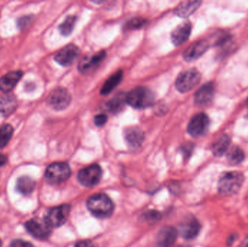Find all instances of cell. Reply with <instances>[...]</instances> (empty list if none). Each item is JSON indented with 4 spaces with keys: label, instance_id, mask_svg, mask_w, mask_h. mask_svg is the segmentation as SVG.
<instances>
[{
    "label": "cell",
    "instance_id": "obj_1",
    "mask_svg": "<svg viewBox=\"0 0 248 247\" xmlns=\"http://www.w3.org/2000/svg\"><path fill=\"white\" fill-rule=\"evenodd\" d=\"M245 182V176L238 171H227L220 175L218 181V191L221 195L231 197L241 189Z\"/></svg>",
    "mask_w": 248,
    "mask_h": 247
},
{
    "label": "cell",
    "instance_id": "obj_2",
    "mask_svg": "<svg viewBox=\"0 0 248 247\" xmlns=\"http://www.w3.org/2000/svg\"><path fill=\"white\" fill-rule=\"evenodd\" d=\"M87 208L95 217L106 218L111 216L114 210V205L108 196L104 194H97L89 198Z\"/></svg>",
    "mask_w": 248,
    "mask_h": 247
},
{
    "label": "cell",
    "instance_id": "obj_3",
    "mask_svg": "<svg viewBox=\"0 0 248 247\" xmlns=\"http://www.w3.org/2000/svg\"><path fill=\"white\" fill-rule=\"evenodd\" d=\"M126 100L133 108L141 110L153 105L155 96L153 91L146 87H137L127 94Z\"/></svg>",
    "mask_w": 248,
    "mask_h": 247
},
{
    "label": "cell",
    "instance_id": "obj_4",
    "mask_svg": "<svg viewBox=\"0 0 248 247\" xmlns=\"http://www.w3.org/2000/svg\"><path fill=\"white\" fill-rule=\"evenodd\" d=\"M201 74L195 68L184 71L176 80V88L179 92L186 93L193 89L199 84Z\"/></svg>",
    "mask_w": 248,
    "mask_h": 247
},
{
    "label": "cell",
    "instance_id": "obj_5",
    "mask_svg": "<svg viewBox=\"0 0 248 247\" xmlns=\"http://www.w3.org/2000/svg\"><path fill=\"white\" fill-rule=\"evenodd\" d=\"M71 174L69 165L65 162L51 164L45 171V178L51 184H61L69 178Z\"/></svg>",
    "mask_w": 248,
    "mask_h": 247
},
{
    "label": "cell",
    "instance_id": "obj_6",
    "mask_svg": "<svg viewBox=\"0 0 248 247\" xmlns=\"http://www.w3.org/2000/svg\"><path fill=\"white\" fill-rule=\"evenodd\" d=\"M70 212L71 207L68 204L53 207L46 213L45 221L52 229L61 227L66 222Z\"/></svg>",
    "mask_w": 248,
    "mask_h": 247
},
{
    "label": "cell",
    "instance_id": "obj_7",
    "mask_svg": "<svg viewBox=\"0 0 248 247\" xmlns=\"http://www.w3.org/2000/svg\"><path fill=\"white\" fill-rule=\"evenodd\" d=\"M210 120L205 113H201L193 116L187 126V131L192 137L203 136L209 129Z\"/></svg>",
    "mask_w": 248,
    "mask_h": 247
},
{
    "label": "cell",
    "instance_id": "obj_8",
    "mask_svg": "<svg viewBox=\"0 0 248 247\" xmlns=\"http://www.w3.org/2000/svg\"><path fill=\"white\" fill-rule=\"evenodd\" d=\"M71 96L66 88L62 87L54 89L48 97V103L54 110H63L71 104Z\"/></svg>",
    "mask_w": 248,
    "mask_h": 247
},
{
    "label": "cell",
    "instance_id": "obj_9",
    "mask_svg": "<svg viewBox=\"0 0 248 247\" xmlns=\"http://www.w3.org/2000/svg\"><path fill=\"white\" fill-rule=\"evenodd\" d=\"M25 227L31 235L40 240L47 239L52 233V228L46 223L45 220L31 219L26 222Z\"/></svg>",
    "mask_w": 248,
    "mask_h": 247
},
{
    "label": "cell",
    "instance_id": "obj_10",
    "mask_svg": "<svg viewBox=\"0 0 248 247\" xmlns=\"http://www.w3.org/2000/svg\"><path fill=\"white\" fill-rule=\"evenodd\" d=\"M102 178V169L98 165H93L83 168L78 174L80 184L86 187L95 186Z\"/></svg>",
    "mask_w": 248,
    "mask_h": 247
},
{
    "label": "cell",
    "instance_id": "obj_11",
    "mask_svg": "<svg viewBox=\"0 0 248 247\" xmlns=\"http://www.w3.org/2000/svg\"><path fill=\"white\" fill-rule=\"evenodd\" d=\"M79 55L80 49L77 45H67L55 55V60L62 66H71Z\"/></svg>",
    "mask_w": 248,
    "mask_h": 247
},
{
    "label": "cell",
    "instance_id": "obj_12",
    "mask_svg": "<svg viewBox=\"0 0 248 247\" xmlns=\"http://www.w3.org/2000/svg\"><path fill=\"white\" fill-rule=\"evenodd\" d=\"M201 230V225L195 217H187L180 225V233L186 240H193L198 237Z\"/></svg>",
    "mask_w": 248,
    "mask_h": 247
},
{
    "label": "cell",
    "instance_id": "obj_13",
    "mask_svg": "<svg viewBox=\"0 0 248 247\" xmlns=\"http://www.w3.org/2000/svg\"><path fill=\"white\" fill-rule=\"evenodd\" d=\"M210 47L209 41L206 39L197 41L189 45L184 52L183 58L187 62L196 60L199 59Z\"/></svg>",
    "mask_w": 248,
    "mask_h": 247
},
{
    "label": "cell",
    "instance_id": "obj_14",
    "mask_svg": "<svg viewBox=\"0 0 248 247\" xmlns=\"http://www.w3.org/2000/svg\"><path fill=\"white\" fill-rule=\"evenodd\" d=\"M105 51H100L94 55L85 57L80 61L78 64V70L84 74H88L96 69L106 58Z\"/></svg>",
    "mask_w": 248,
    "mask_h": 247
},
{
    "label": "cell",
    "instance_id": "obj_15",
    "mask_svg": "<svg viewBox=\"0 0 248 247\" xmlns=\"http://www.w3.org/2000/svg\"><path fill=\"white\" fill-rule=\"evenodd\" d=\"M215 87L212 82L206 83L202 85L194 96L195 104L205 107L211 104L214 97Z\"/></svg>",
    "mask_w": 248,
    "mask_h": 247
},
{
    "label": "cell",
    "instance_id": "obj_16",
    "mask_svg": "<svg viewBox=\"0 0 248 247\" xmlns=\"http://www.w3.org/2000/svg\"><path fill=\"white\" fill-rule=\"evenodd\" d=\"M177 239V231L172 226L163 227L157 236V247H171Z\"/></svg>",
    "mask_w": 248,
    "mask_h": 247
},
{
    "label": "cell",
    "instance_id": "obj_17",
    "mask_svg": "<svg viewBox=\"0 0 248 247\" xmlns=\"http://www.w3.org/2000/svg\"><path fill=\"white\" fill-rule=\"evenodd\" d=\"M192 32L190 22H185L178 26L171 33V40L173 44L179 46L189 39Z\"/></svg>",
    "mask_w": 248,
    "mask_h": 247
},
{
    "label": "cell",
    "instance_id": "obj_18",
    "mask_svg": "<svg viewBox=\"0 0 248 247\" xmlns=\"http://www.w3.org/2000/svg\"><path fill=\"white\" fill-rule=\"evenodd\" d=\"M124 136L127 145L132 149H138L144 142V132L138 127H129L125 129Z\"/></svg>",
    "mask_w": 248,
    "mask_h": 247
},
{
    "label": "cell",
    "instance_id": "obj_19",
    "mask_svg": "<svg viewBox=\"0 0 248 247\" xmlns=\"http://www.w3.org/2000/svg\"><path fill=\"white\" fill-rule=\"evenodd\" d=\"M23 76V72L20 71H12L0 78V91L9 93L17 85Z\"/></svg>",
    "mask_w": 248,
    "mask_h": 247
},
{
    "label": "cell",
    "instance_id": "obj_20",
    "mask_svg": "<svg viewBox=\"0 0 248 247\" xmlns=\"http://www.w3.org/2000/svg\"><path fill=\"white\" fill-rule=\"evenodd\" d=\"M230 143H231V139L228 135H221L211 146V152L213 155L217 158H221L229 150Z\"/></svg>",
    "mask_w": 248,
    "mask_h": 247
},
{
    "label": "cell",
    "instance_id": "obj_21",
    "mask_svg": "<svg viewBox=\"0 0 248 247\" xmlns=\"http://www.w3.org/2000/svg\"><path fill=\"white\" fill-rule=\"evenodd\" d=\"M201 3V1H182L175 10V13L179 17H188L199 8Z\"/></svg>",
    "mask_w": 248,
    "mask_h": 247
},
{
    "label": "cell",
    "instance_id": "obj_22",
    "mask_svg": "<svg viewBox=\"0 0 248 247\" xmlns=\"http://www.w3.org/2000/svg\"><path fill=\"white\" fill-rule=\"evenodd\" d=\"M17 100L12 94L0 97V113L4 116H9L16 110Z\"/></svg>",
    "mask_w": 248,
    "mask_h": 247
},
{
    "label": "cell",
    "instance_id": "obj_23",
    "mask_svg": "<svg viewBox=\"0 0 248 247\" xmlns=\"http://www.w3.org/2000/svg\"><path fill=\"white\" fill-rule=\"evenodd\" d=\"M126 96L127 94L120 92L116 94L111 100H109L106 104L108 111L113 114H118L122 112L127 103Z\"/></svg>",
    "mask_w": 248,
    "mask_h": 247
},
{
    "label": "cell",
    "instance_id": "obj_24",
    "mask_svg": "<svg viewBox=\"0 0 248 247\" xmlns=\"http://www.w3.org/2000/svg\"><path fill=\"white\" fill-rule=\"evenodd\" d=\"M123 78V71H118L114 74L109 77L108 79L105 82L100 90L102 95H107L110 94L122 81Z\"/></svg>",
    "mask_w": 248,
    "mask_h": 247
},
{
    "label": "cell",
    "instance_id": "obj_25",
    "mask_svg": "<svg viewBox=\"0 0 248 247\" xmlns=\"http://www.w3.org/2000/svg\"><path fill=\"white\" fill-rule=\"evenodd\" d=\"M246 155L244 151L238 146H233L227 153V160L232 166L240 165L244 161Z\"/></svg>",
    "mask_w": 248,
    "mask_h": 247
},
{
    "label": "cell",
    "instance_id": "obj_26",
    "mask_svg": "<svg viewBox=\"0 0 248 247\" xmlns=\"http://www.w3.org/2000/svg\"><path fill=\"white\" fill-rule=\"evenodd\" d=\"M36 183L30 177H20L17 181L16 189L19 193L23 195H29L34 190Z\"/></svg>",
    "mask_w": 248,
    "mask_h": 247
},
{
    "label": "cell",
    "instance_id": "obj_27",
    "mask_svg": "<svg viewBox=\"0 0 248 247\" xmlns=\"http://www.w3.org/2000/svg\"><path fill=\"white\" fill-rule=\"evenodd\" d=\"M77 21V17L74 15H69L65 18V20L60 25L59 30L62 36H68L71 34L76 23Z\"/></svg>",
    "mask_w": 248,
    "mask_h": 247
},
{
    "label": "cell",
    "instance_id": "obj_28",
    "mask_svg": "<svg viewBox=\"0 0 248 247\" xmlns=\"http://www.w3.org/2000/svg\"><path fill=\"white\" fill-rule=\"evenodd\" d=\"M13 128L9 124L4 125L0 128V149L4 147L13 136Z\"/></svg>",
    "mask_w": 248,
    "mask_h": 247
},
{
    "label": "cell",
    "instance_id": "obj_29",
    "mask_svg": "<svg viewBox=\"0 0 248 247\" xmlns=\"http://www.w3.org/2000/svg\"><path fill=\"white\" fill-rule=\"evenodd\" d=\"M147 23V20L143 18L134 17L128 20L125 25V30H136V29H141Z\"/></svg>",
    "mask_w": 248,
    "mask_h": 247
},
{
    "label": "cell",
    "instance_id": "obj_30",
    "mask_svg": "<svg viewBox=\"0 0 248 247\" xmlns=\"http://www.w3.org/2000/svg\"><path fill=\"white\" fill-rule=\"evenodd\" d=\"M142 218L148 223H155L161 219V215L157 211L150 210V211L146 212L143 215Z\"/></svg>",
    "mask_w": 248,
    "mask_h": 247
},
{
    "label": "cell",
    "instance_id": "obj_31",
    "mask_svg": "<svg viewBox=\"0 0 248 247\" xmlns=\"http://www.w3.org/2000/svg\"><path fill=\"white\" fill-rule=\"evenodd\" d=\"M108 120V117L105 114H99L97 115V116L94 117V123L95 124V126H97V127H102V126L106 125V123H107Z\"/></svg>",
    "mask_w": 248,
    "mask_h": 247
},
{
    "label": "cell",
    "instance_id": "obj_32",
    "mask_svg": "<svg viewBox=\"0 0 248 247\" xmlns=\"http://www.w3.org/2000/svg\"><path fill=\"white\" fill-rule=\"evenodd\" d=\"M32 19H33V17L29 15L23 16V17H20L17 20V26H18L19 29H24L25 28L27 27L29 23H31Z\"/></svg>",
    "mask_w": 248,
    "mask_h": 247
},
{
    "label": "cell",
    "instance_id": "obj_33",
    "mask_svg": "<svg viewBox=\"0 0 248 247\" xmlns=\"http://www.w3.org/2000/svg\"><path fill=\"white\" fill-rule=\"evenodd\" d=\"M11 247H34L30 242L23 240H14L10 245Z\"/></svg>",
    "mask_w": 248,
    "mask_h": 247
},
{
    "label": "cell",
    "instance_id": "obj_34",
    "mask_svg": "<svg viewBox=\"0 0 248 247\" xmlns=\"http://www.w3.org/2000/svg\"><path fill=\"white\" fill-rule=\"evenodd\" d=\"M194 146L192 144L188 143L182 147V152H183L185 158H189L192 154V150H193Z\"/></svg>",
    "mask_w": 248,
    "mask_h": 247
},
{
    "label": "cell",
    "instance_id": "obj_35",
    "mask_svg": "<svg viewBox=\"0 0 248 247\" xmlns=\"http://www.w3.org/2000/svg\"><path fill=\"white\" fill-rule=\"evenodd\" d=\"M74 247H97L93 242L90 241H81L77 243Z\"/></svg>",
    "mask_w": 248,
    "mask_h": 247
},
{
    "label": "cell",
    "instance_id": "obj_36",
    "mask_svg": "<svg viewBox=\"0 0 248 247\" xmlns=\"http://www.w3.org/2000/svg\"><path fill=\"white\" fill-rule=\"evenodd\" d=\"M7 162V158L5 155H1L0 154V167L3 166V165H5Z\"/></svg>",
    "mask_w": 248,
    "mask_h": 247
},
{
    "label": "cell",
    "instance_id": "obj_37",
    "mask_svg": "<svg viewBox=\"0 0 248 247\" xmlns=\"http://www.w3.org/2000/svg\"><path fill=\"white\" fill-rule=\"evenodd\" d=\"M236 236L235 235L232 234L230 236V237L229 238L228 240H227V245H232L234 244V242H235L236 240Z\"/></svg>",
    "mask_w": 248,
    "mask_h": 247
},
{
    "label": "cell",
    "instance_id": "obj_38",
    "mask_svg": "<svg viewBox=\"0 0 248 247\" xmlns=\"http://www.w3.org/2000/svg\"><path fill=\"white\" fill-rule=\"evenodd\" d=\"M248 247V236L247 239H246V241L244 242V244H243V247Z\"/></svg>",
    "mask_w": 248,
    "mask_h": 247
},
{
    "label": "cell",
    "instance_id": "obj_39",
    "mask_svg": "<svg viewBox=\"0 0 248 247\" xmlns=\"http://www.w3.org/2000/svg\"><path fill=\"white\" fill-rule=\"evenodd\" d=\"M1 245H2V243H1V239H0V247H1Z\"/></svg>",
    "mask_w": 248,
    "mask_h": 247
},
{
    "label": "cell",
    "instance_id": "obj_40",
    "mask_svg": "<svg viewBox=\"0 0 248 247\" xmlns=\"http://www.w3.org/2000/svg\"><path fill=\"white\" fill-rule=\"evenodd\" d=\"M185 247V246H183V247Z\"/></svg>",
    "mask_w": 248,
    "mask_h": 247
},
{
    "label": "cell",
    "instance_id": "obj_41",
    "mask_svg": "<svg viewBox=\"0 0 248 247\" xmlns=\"http://www.w3.org/2000/svg\"></svg>",
    "mask_w": 248,
    "mask_h": 247
}]
</instances>
